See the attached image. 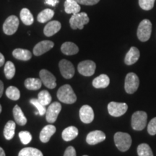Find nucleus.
Returning <instances> with one entry per match:
<instances>
[{
	"label": "nucleus",
	"mask_w": 156,
	"mask_h": 156,
	"mask_svg": "<svg viewBox=\"0 0 156 156\" xmlns=\"http://www.w3.org/2000/svg\"><path fill=\"white\" fill-rule=\"evenodd\" d=\"M57 98L61 102L67 104H73L77 101V96L69 85H64L57 91Z\"/></svg>",
	"instance_id": "obj_1"
},
{
	"label": "nucleus",
	"mask_w": 156,
	"mask_h": 156,
	"mask_svg": "<svg viewBox=\"0 0 156 156\" xmlns=\"http://www.w3.org/2000/svg\"><path fill=\"white\" fill-rule=\"evenodd\" d=\"M114 142L120 151L126 152L131 147L132 137L127 133L119 132L114 134Z\"/></svg>",
	"instance_id": "obj_2"
},
{
	"label": "nucleus",
	"mask_w": 156,
	"mask_h": 156,
	"mask_svg": "<svg viewBox=\"0 0 156 156\" xmlns=\"http://www.w3.org/2000/svg\"><path fill=\"white\" fill-rule=\"evenodd\" d=\"M147 114L142 111L134 112L132 116V127L136 131H141L147 125Z\"/></svg>",
	"instance_id": "obj_3"
},
{
	"label": "nucleus",
	"mask_w": 156,
	"mask_h": 156,
	"mask_svg": "<svg viewBox=\"0 0 156 156\" xmlns=\"http://www.w3.org/2000/svg\"><path fill=\"white\" fill-rule=\"evenodd\" d=\"M152 33V23L149 20L145 19L141 21L137 28L138 39L142 42H146L151 38Z\"/></svg>",
	"instance_id": "obj_4"
},
{
	"label": "nucleus",
	"mask_w": 156,
	"mask_h": 156,
	"mask_svg": "<svg viewBox=\"0 0 156 156\" xmlns=\"http://www.w3.org/2000/svg\"><path fill=\"white\" fill-rule=\"evenodd\" d=\"M89 17L85 12H79L77 14L73 15L69 20L70 27L73 30L80 29L82 30L84 28V25H87L89 23Z\"/></svg>",
	"instance_id": "obj_5"
},
{
	"label": "nucleus",
	"mask_w": 156,
	"mask_h": 156,
	"mask_svg": "<svg viewBox=\"0 0 156 156\" xmlns=\"http://www.w3.org/2000/svg\"><path fill=\"white\" fill-rule=\"evenodd\" d=\"M140 85V80L135 73H129L126 75L124 83V89L128 94H133L137 90Z\"/></svg>",
	"instance_id": "obj_6"
},
{
	"label": "nucleus",
	"mask_w": 156,
	"mask_h": 156,
	"mask_svg": "<svg viewBox=\"0 0 156 156\" xmlns=\"http://www.w3.org/2000/svg\"><path fill=\"white\" fill-rule=\"evenodd\" d=\"M19 19L15 15H11L6 19L3 24V31L6 35L11 36L15 34L19 26Z\"/></svg>",
	"instance_id": "obj_7"
},
{
	"label": "nucleus",
	"mask_w": 156,
	"mask_h": 156,
	"mask_svg": "<svg viewBox=\"0 0 156 156\" xmlns=\"http://www.w3.org/2000/svg\"><path fill=\"white\" fill-rule=\"evenodd\" d=\"M96 64L91 60H85L80 62L77 66V69L80 74L85 77H90L94 75Z\"/></svg>",
	"instance_id": "obj_8"
},
{
	"label": "nucleus",
	"mask_w": 156,
	"mask_h": 156,
	"mask_svg": "<svg viewBox=\"0 0 156 156\" xmlns=\"http://www.w3.org/2000/svg\"><path fill=\"white\" fill-rule=\"evenodd\" d=\"M128 109L127 104L125 103H109L108 105V111L111 116L114 117H119L124 115Z\"/></svg>",
	"instance_id": "obj_9"
},
{
	"label": "nucleus",
	"mask_w": 156,
	"mask_h": 156,
	"mask_svg": "<svg viewBox=\"0 0 156 156\" xmlns=\"http://www.w3.org/2000/svg\"><path fill=\"white\" fill-rule=\"evenodd\" d=\"M62 110V105L58 102H54L46 109V119L48 123H54Z\"/></svg>",
	"instance_id": "obj_10"
},
{
	"label": "nucleus",
	"mask_w": 156,
	"mask_h": 156,
	"mask_svg": "<svg viewBox=\"0 0 156 156\" xmlns=\"http://www.w3.org/2000/svg\"><path fill=\"white\" fill-rule=\"evenodd\" d=\"M60 73L65 79H71L75 75V67L71 62L67 59H62L58 64Z\"/></svg>",
	"instance_id": "obj_11"
},
{
	"label": "nucleus",
	"mask_w": 156,
	"mask_h": 156,
	"mask_svg": "<svg viewBox=\"0 0 156 156\" xmlns=\"http://www.w3.org/2000/svg\"><path fill=\"white\" fill-rule=\"evenodd\" d=\"M39 75L41 80L45 86L50 89L55 88L56 86V80L53 74L46 69H41Z\"/></svg>",
	"instance_id": "obj_12"
},
{
	"label": "nucleus",
	"mask_w": 156,
	"mask_h": 156,
	"mask_svg": "<svg viewBox=\"0 0 156 156\" xmlns=\"http://www.w3.org/2000/svg\"><path fill=\"white\" fill-rule=\"evenodd\" d=\"M106 140V134L100 130H95L88 133L86 136V142L90 145H94L96 144L102 142Z\"/></svg>",
	"instance_id": "obj_13"
},
{
	"label": "nucleus",
	"mask_w": 156,
	"mask_h": 156,
	"mask_svg": "<svg viewBox=\"0 0 156 156\" xmlns=\"http://www.w3.org/2000/svg\"><path fill=\"white\" fill-rule=\"evenodd\" d=\"M80 118L85 124H90L94 119V112L88 105H84L80 109Z\"/></svg>",
	"instance_id": "obj_14"
},
{
	"label": "nucleus",
	"mask_w": 156,
	"mask_h": 156,
	"mask_svg": "<svg viewBox=\"0 0 156 156\" xmlns=\"http://www.w3.org/2000/svg\"><path fill=\"white\" fill-rule=\"evenodd\" d=\"M54 42L51 41H42L35 46L34 48V54L36 56L42 55V54L51 49L54 47Z\"/></svg>",
	"instance_id": "obj_15"
},
{
	"label": "nucleus",
	"mask_w": 156,
	"mask_h": 156,
	"mask_svg": "<svg viewBox=\"0 0 156 156\" xmlns=\"http://www.w3.org/2000/svg\"><path fill=\"white\" fill-rule=\"evenodd\" d=\"M61 23L57 20L50 21L46 24L44 29V34L46 36L51 37L58 33L61 29Z\"/></svg>",
	"instance_id": "obj_16"
},
{
	"label": "nucleus",
	"mask_w": 156,
	"mask_h": 156,
	"mask_svg": "<svg viewBox=\"0 0 156 156\" xmlns=\"http://www.w3.org/2000/svg\"><path fill=\"white\" fill-rule=\"evenodd\" d=\"M140 56V53L139 49L134 46H132L126 53L125 58H124V62L126 65H132L138 61Z\"/></svg>",
	"instance_id": "obj_17"
},
{
	"label": "nucleus",
	"mask_w": 156,
	"mask_h": 156,
	"mask_svg": "<svg viewBox=\"0 0 156 156\" xmlns=\"http://www.w3.org/2000/svg\"><path fill=\"white\" fill-rule=\"evenodd\" d=\"M56 126L52 124H48L44 126L40 132V140L44 143H46L50 140V138L56 132Z\"/></svg>",
	"instance_id": "obj_18"
},
{
	"label": "nucleus",
	"mask_w": 156,
	"mask_h": 156,
	"mask_svg": "<svg viewBox=\"0 0 156 156\" xmlns=\"http://www.w3.org/2000/svg\"><path fill=\"white\" fill-rule=\"evenodd\" d=\"M80 9V4L76 0H66L64 2V10L67 14H77Z\"/></svg>",
	"instance_id": "obj_19"
},
{
	"label": "nucleus",
	"mask_w": 156,
	"mask_h": 156,
	"mask_svg": "<svg viewBox=\"0 0 156 156\" xmlns=\"http://www.w3.org/2000/svg\"><path fill=\"white\" fill-rule=\"evenodd\" d=\"M78 133H79V132H78L77 127L73 126H68V127L64 129L62 132V139L66 142H69L75 139L78 135Z\"/></svg>",
	"instance_id": "obj_20"
},
{
	"label": "nucleus",
	"mask_w": 156,
	"mask_h": 156,
	"mask_svg": "<svg viewBox=\"0 0 156 156\" xmlns=\"http://www.w3.org/2000/svg\"><path fill=\"white\" fill-rule=\"evenodd\" d=\"M110 83V79L108 75L102 74L98 77H95L93 81V86L95 88H106L109 85Z\"/></svg>",
	"instance_id": "obj_21"
},
{
	"label": "nucleus",
	"mask_w": 156,
	"mask_h": 156,
	"mask_svg": "<svg viewBox=\"0 0 156 156\" xmlns=\"http://www.w3.org/2000/svg\"><path fill=\"white\" fill-rule=\"evenodd\" d=\"M61 51L64 54L67 56L75 55L79 52V48L73 42H65L62 45Z\"/></svg>",
	"instance_id": "obj_22"
},
{
	"label": "nucleus",
	"mask_w": 156,
	"mask_h": 156,
	"mask_svg": "<svg viewBox=\"0 0 156 156\" xmlns=\"http://www.w3.org/2000/svg\"><path fill=\"white\" fill-rule=\"evenodd\" d=\"M13 116L15 120V122L20 126H24L27 123V118L23 114L22 109L20 108L19 106L15 105L13 108Z\"/></svg>",
	"instance_id": "obj_23"
},
{
	"label": "nucleus",
	"mask_w": 156,
	"mask_h": 156,
	"mask_svg": "<svg viewBox=\"0 0 156 156\" xmlns=\"http://www.w3.org/2000/svg\"><path fill=\"white\" fill-rule=\"evenodd\" d=\"M12 55L15 58L22 61H28L32 57V54L29 50L23 48H16L13 51Z\"/></svg>",
	"instance_id": "obj_24"
},
{
	"label": "nucleus",
	"mask_w": 156,
	"mask_h": 156,
	"mask_svg": "<svg viewBox=\"0 0 156 156\" xmlns=\"http://www.w3.org/2000/svg\"><path fill=\"white\" fill-rule=\"evenodd\" d=\"M15 128H16V125H15V122L13 121L7 122L4 129V136L6 140H10L12 139L15 133Z\"/></svg>",
	"instance_id": "obj_25"
},
{
	"label": "nucleus",
	"mask_w": 156,
	"mask_h": 156,
	"mask_svg": "<svg viewBox=\"0 0 156 156\" xmlns=\"http://www.w3.org/2000/svg\"><path fill=\"white\" fill-rule=\"evenodd\" d=\"M42 85V81L38 78H28L25 81V86L28 90H37L40 89Z\"/></svg>",
	"instance_id": "obj_26"
},
{
	"label": "nucleus",
	"mask_w": 156,
	"mask_h": 156,
	"mask_svg": "<svg viewBox=\"0 0 156 156\" xmlns=\"http://www.w3.org/2000/svg\"><path fill=\"white\" fill-rule=\"evenodd\" d=\"M20 16L22 22L26 25H30L34 23V15L30 12V11L27 8H23L21 9Z\"/></svg>",
	"instance_id": "obj_27"
},
{
	"label": "nucleus",
	"mask_w": 156,
	"mask_h": 156,
	"mask_svg": "<svg viewBox=\"0 0 156 156\" xmlns=\"http://www.w3.org/2000/svg\"><path fill=\"white\" fill-rule=\"evenodd\" d=\"M54 15V12L51 9H45L41 12L37 17V20L41 23H44L52 19Z\"/></svg>",
	"instance_id": "obj_28"
},
{
	"label": "nucleus",
	"mask_w": 156,
	"mask_h": 156,
	"mask_svg": "<svg viewBox=\"0 0 156 156\" xmlns=\"http://www.w3.org/2000/svg\"><path fill=\"white\" fill-rule=\"evenodd\" d=\"M18 156H44L41 151L34 147H25L19 152Z\"/></svg>",
	"instance_id": "obj_29"
},
{
	"label": "nucleus",
	"mask_w": 156,
	"mask_h": 156,
	"mask_svg": "<svg viewBox=\"0 0 156 156\" xmlns=\"http://www.w3.org/2000/svg\"><path fill=\"white\" fill-rule=\"evenodd\" d=\"M4 72H5V77L7 79L11 80L12 78H13L15 75V67L14 64L10 61L6 62Z\"/></svg>",
	"instance_id": "obj_30"
},
{
	"label": "nucleus",
	"mask_w": 156,
	"mask_h": 156,
	"mask_svg": "<svg viewBox=\"0 0 156 156\" xmlns=\"http://www.w3.org/2000/svg\"><path fill=\"white\" fill-rule=\"evenodd\" d=\"M6 95L9 98L10 100L17 101L20 97V90L15 86H9L6 90Z\"/></svg>",
	"instance_id": "obj_31"
},
{
	"label": "nucleus",
	"mask_w": 156,
	"mask_h": 156,
	"mask_svg": "<svg viewBox=\"0 0 156 156\" xmlns=\"http://www.w3.org/2000/svg\"><path fill=\"white\" fill-rule=\"evenodd\" d=\"M137 154L139 156H153L151 147L146 143H142L137 147Z\"/></svg>",
	"instance_id": "obj_32"
},
{
	"label": "nucleus",
	"mask_w": 156,
	"mask_h": 156,
	"mask_svg": "<svg viewBox=\"0 0 156 156\" xmlns=\"http://www.w3.org/2000/svg\"><path fill=\"white\" fill-rule=\"evenodd\" d=\"M38 99L44 106H48L51 102V96L47 90H41L38 95Z\"/></svg>",
	"instance_id": "obj_33"
},
{
	"label": "nucleus",
	"mask_w": 156,
	"mask_h": 156,
	"mask_svg": "<svg viewBox=\"0 0 156 156\" xmlns=\"http://www.w3.org/2000/svg\"><path fill=\"white\" fill-rule=\"evenodd\" d=\"M30 103L33 105V106H34L37 108V110H38L40 116H44V114H46V107H45V106H44V105H43L42 103L38 101V99H36V98L30 99Z\"/></svg>",
	"instance_id": "obj_34"
},
{
	"label": "nucleus",
	"mask_w": 156,
	"mask_h": 156,
	"mask_svg": "<svg viewBox=\"0 0 156 156\" xmlns=\"http://www.w3.org/2000/svg\"><path fill=\"white\" fill-rule=\"evenodd\" d=\"M155 0H139V5L142 9L148 11L153 8Z\"/></svg>",
	"instance_id": "obj_35"
},
{
	"label": "nucleus",
	"mask_w": 156,
	"mask_h": 156,
	"mask_svg": "<svg viewBox=\"0 0 156 156\" xmlns=\"http://www.w3.org/2000/svg\"><path fill=\"white\" fill-rule=\"evenodd\" d=\"M19 137L23 145H28L32 140V136L28 131H22L19 132Z\"/></svg>",
	"instance_id": "obj_36"
},
{
	"label": "nucleus",
	"mask_w": 156,
	"mask_h": 156,
	"mask_svg": "<svg viewBox=\"0 0 156 156\" xmlns=\"http://www.w3.org/2000/svg\"><path fill=\"white\" fill-rule=\"evenodd\" d=\"M147 132L151 135L156 134V117L151 119V122L148 123Z\"/></svg>",
	"instance_id": "obj_37"
},
{
	"label": "nucleus",
	"mask_w": 156,
	"mask_h": 156,
	"mask_svg": "<svg viewBox=\"0 0 156 156\" xmlns=\"http://www.w3.org/2000/svg\"><path fill=\"white\" fill-rule=\"evenodd\" d=\"M78 3L84 5H94L100 2V0H76Z\"/></svg>",
	"instance_id": "obj_38"
},
{
	"label": "nucleus",
	"mask_w": 156,
	"mask_h": 156,
	"mask_svg": "<svg viewBox=\"0 0 156 156\" xmlns=\"http://www.w3.org/2000/svg\"><path fill=\"white\" fill-rule=\"evenodd\" d=\"M64 156H77L75 149L73 146H69L64 152Z\"/></svg>",
	"instance_id": "obj_39"
},
{
	"label": "nucleus",
	"mask_w": 156,
	"mask_h": 156,
	"mask_svg": "<svg viewBox=\"0 0 156 156\" xmlns=\"http://www.w3.org/2000/svg\"><path fill=\"white\" fill-rule=\"evenodd\" d=\"M58 0H46V4H48V5H51L52 6H54L56 3H58Z\"/></svg>",
	"instance_id": "obj_40"
},
{
	"label": "nucleus",
	"mask_w": 156,
	"mask_h": 156,
	"mask_svg": "<svg viewBox=\"0 0 156 156\" xmlns=\"http://www.w3.org/2000/svg\"><path fill=\"white\" fill-rule=\"evenodd\" d=\"M5 56H3L2 54L0 53V67H2V66L4 65V64H5Z\"/></svg>",
	"instance_id": "obj_41"
},
{
	"label": "nucleus",
	"mask_w": 156,
	"mask_h": 156,
	"mask_svg": "<svg viewBox=\"0 0 156 156\" xmlns=\"http://www.w3.org/2000/svg\"><path fill=\"white\" fill-rule=\"evenodd\" d=\"M3 91H4V84L2 83V81L0 80V98L2 97V95L3 94Z\"/></svg>",
	"instance_id": "obj_42"
},
{
	"label": "nucleus",
	"mask_w": 156,
	"mask_h": 156,
	"mask_svg": "<svg viewBox=\"0 0 156 156\" xmlns=\"http://www.w3.org/2000/svg\"><path fill=\"white\" fill-rule=\"evenodd\" d=\"M0 156H6L5 151L1 147H0Z\"/></svg>",
	"instance_id": "obj_43"
},
{
	"label": "nucleus",
	"mask_w": 156,
	"mask_h": 156,
	"mask_svg": "<svg viewBox=\"0 0 156 156\" xmlns=\"http://www.w3.org/2000/svg\"><path fill=\"white\" fill-rule=\"evenodd\" d=\"M2 110V106H1V105H0V114H1Z\"/></svg>",
	"instance_id": "obj_44"
},
{
	"label": "nucleus",
	"mask_w": 156,
	"mask_h": 156,
	"mask_svg": "<svg viewBox=\"0 0 156 156\" xmlns=\"http://www.w3.org/2000/svg\"><path fill=\"white\" fill-rule=\"evenodd\" d=\"M83 156H88V155H83Z\"/></svg>",
	"instance_id": "obj_45"
}]
</instances>
